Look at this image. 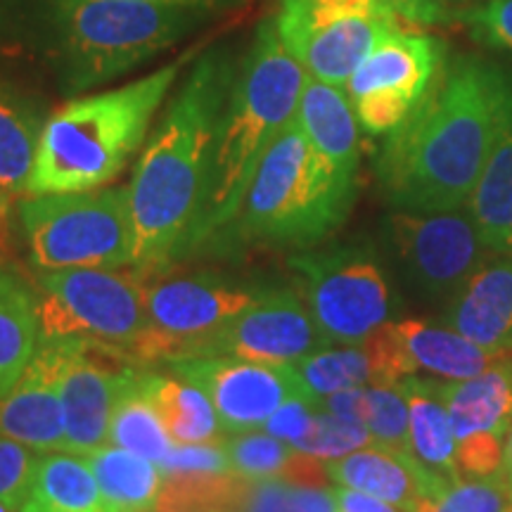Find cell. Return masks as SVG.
Returning <instances> with one entry per match:
<instances>
[{
  "mask_svg": "<svg viewBox=\"0 0 512 512\" xmlns=\"http://www.w3.org/2000/svg\"><path fill=\"white\" fill-rule=\"evenodd\" d=\"M510 117L503 69L470 57L448 64L384 140L377 176L387 200L399 211L463 209Z\"/></svg>",
  "mask_w": 512,
  "mask_h": 512,
  "instance_id": "6da1fadb",
  "label": "cell"
},
{
  "mask_svg": "<svg viewBox=\"0 0 512 512\" xmlns=\"http://www.w3.org/2000/svg\"><path fill=\"white\" fill-rule=\"evenodd\" d=\"M233 81V60L223 50L202 55L147 140L126 185L138 271H159L190 252Z\"/></svg>",
  "mask_w": 512,
  "mask_h": 512,
  "instance_id": "7a4b0ae2",
  "label": "cell"
},
{
  "mask_svg": "<svg viewBox=\"0 0 512 512\" xmlns=\"http://www.w3.org/2000/svg\"><path fill=\"white\" fill-rule=\"evenodd\" d=\"M306 81V69L280 41L275 15L266 17L256 29L252 48L230 88L216 140L207 202L190 252L214 240L238 216L268 145L297 119Z\"/></svg>",
  "mask_w": 512,
  "mask_h": 512,
  "instance_id": "3957f363",
  "label": "cell"
},
{
  "mask_svg": "<svg viewBox=\"0 0 512 512\" xmlns=\"http://www.w3.org/2000/svg\"><path fill=\"white\" fill-rule=\"evenodd\" d=\"M181 67L183 60L169 62L143 79L74 98L48 114L27 195L86 192L112 183L143 147Z\"/></svg>",
  "mask_w": 512,
  "mask_h": 512,
  "instance_id": "277c9868",
  "label": "cell"
},
{
  "mask_svg": "<svg viewBox=\"0 0 512 512\" xmlns=\"http://www.w3.org/2000/svg\"><path fill=\"white\" fill-rule=\"evenodd\" d=\"M214 12L138 0H41V38L64 95L131 74Z\"/></svg>",
  "mask_w": 512,
  "mask_h": 512,
  "instance_id": "5b68a950",
  "label": "cell"
},
{
  "mask_svg": "<svg viewBox=\"0 0 512 512\" xmlns=\"http://www.w3.org/2000/svg\"><path fill=\"white\" fill-rule=\"evenodd\" d=\"M354 197V178L339 174L294 119L268 145L238 216L221 233L259 245L309 249L342 226Z\"/></svg>",
  "mask_w": 512,
  "mask_h": 512,
  "instance_id": "8992f818",
  "label": "cell"
},
{
  "mask_svg": "<svg viewBox=\"0 0 512 512\" xmlns=\"http://www.w3.org/2000/svg\"><path fill=\"white\" fill-rule=\"evenodd\" d=\"M41 339H83L140 366L147 337L145 275L117 268L38 271Z\"/></svg>",
  "mask_w": 512,
  "mask_h": 512,
  "instance_id": "52a82bcc",
  "label": "cell"
},
{
  "mask_svg": "<svg viewBox=\"0 0 512 512\" xmlns=\"http://www.w3.org/2000/svg\"><path fill=\"white\" fill-rule=\"evenodd\" d=\"M17 214L38 271L133 266L128 188L27 195Z\"/></svg>",
  "mask_w": 512,
  "mask_h": 512,
  "instance_id": "ba28073f",
  "label": "cell"
},
{
  "mask_svg": "<svg viewBox=\"0 0 512 512\" xmlns=\"http://www.w3.org/2000/svg\"><path fill=\"white\" fill-rule=\"evenodd\" d=\"M145 275L147 337L140 366L207 356L214 339L252 306L266 287L219 273H174L169 266Z\"/></svg>",
  "mask_w": 512,
  "mask_h": 512,
  "instance_id": "9c48e42d",
  "label": "cell"
},
{
  "mask_svg": "<svg viewBox=\"0 0 512 512\" xmlns=\"http://www.w3.org/2000/svg\"><path fill=\"white\" fill-rule=\"evenodd\" d=\"M401 19L382 0H280L275 27L311 79L344 88Z\"/></svg>",
  "mask_w": 512,
  "mask_h": 512,
  "instance_id": "30bf717a",
  "label": "cell"
},
{
  "mask_svg": "<svg viewBox=\"0 0 512 512\" xmlns=\"http://www.w3.org/2000/svg\"><path fill=\"white\" fill-rule=\"evenodd\" d=\"M299 297L332 344H361L392 323V287L373 254L330 247L292 256Z\"/></svg>",
  "mask_w": 512,
  "mask_h": 512,
  "instance_id": "8fae6325",
  "label": "cell"
},
{
  "mask_svg": "<svg viewBox=\"0 0 512 512\" xmlns=\"http://www.w3.org/2000/svg\"><path fill=\"white\" fill-rule=\"evenodd\" d=\"M439 72V41L399 27L370 50L344 91L363 131L370 136H389L411 117Z\"/></svg>",
  "mask_w": 512,
  "mask_h": 512,
  "instance_id": "7c38bea8",
  "label": "cell"
},
{
  "mask_svg": "<svg viewBox=\"0 0 512 512\" xmlns=\"http://www.w3.org/2000/svg\"><path fill=\"white\" fill-rule=\"evenodd\" d=\"M389 233L413 285L434 299H451L489 261V249L463 209L396 211Z\"/></svg>",
  "mask_w": 512,
  "mask_h": 512,
  "instance_id": "4fadbf2b",
  "label": "cell"
},
{
  "mask_svg": "<svg viewBox=\"0 0 512 512\" xmlns=\"http://www.w3.org/2000/svg\"><path fill=\"white\" fill-rule=\"evenodd\" d=\"M166 366L209 396L226 434L261 430L287 399L304 394L292 366H266L238 356L178 358Z\"/></svg>",
  "mask_w": 512,
  "mask_h": 512,
  "instance_id": "5bb4252c",
  "label": "cell"
},
{
  "mask_svg": "<svg viewBox=\"0 0 512 512\" xmlns=\"http://www.w3.org/2000/svg\"><path fill=\"white\" fill-rule=\"evenodd\" d=\"M441 396L456 437L460 475H498L512 427V351L475 377L441 380Z\"/></svg>",
  "mask_w": 512,
  "mask_h": 512,
  "instance_id": "9a60e30c",
  "label": "cell"
},
{
  "mask_svg": "<svg viewBox=\"0 0 512 512\" xmlns=\"http://www.w3.org/2000/svg\"><path fill=\"white\" fill-rule=\"evenodd\" d=\"M332 347L299 292L266 287L249 309L214 339L207 356H238L266 366H294Z\"/></svg>",
  "mask_w": 512,
  "mask_h": 512,
  "instance_id": "2e32d148",
  "label": "cell"
},
{
  "mask_svg": "<svg viewBox=\"0 0 512 512\" xmlns=\"http://www.w3.org/2000/svg\"><path fill=\"white\" fill-rule=\"evenodd\" d=\"M131 363L83 339H62L57 387L69 453L86 456L105 446L121 380Z\"/></svg>",
  "mask_w": 512,
  "mask_h": 512,
  "instance_id": "e0dca14e",
  "label": "cell"
},
{
  "mask_svg": "<svg viewBox=\"0 0 512 512\" xmlns=\"http://www.w3.org/2000/svg\"><path fill=\"white\" fill-rule=\"evenodd\" d=\"M370 342L375 344L380 356L387 384L420 373L437 380H467L508 356L479 347L446 323L420 318L399 320V323L392 320L377 330Z\"/></svg>",
  "mask_w": 512,
  "mask_h": 512,
  "instance_id": "ac0fdd59",
  "label": "cell"
},
{
  "mask_svg": "<svg viewBox=\"0 0 512 512\" xmlns=\"http://www.w3.org/2000/svg\"><path fill=\"white\" fill-rule=\"evenodd\" d=\"M62 339H41L15 387L0 399V434L38 453L69 451L60 401Z\"/></svg>",
  "mask_w": 512,
  "mask_h": 512,
  "instance_id": "d6986e66",
  "label": "cell"
},
{
  "mask_svg": "<svg viewBox=\"0 0 512 512\" xmlns=\"http://www.w3.org/2000/svg\"><path fill=\"white\" fill-rule=\"evenodd\" d=\"M325 472L330 484L363 491L399 505L406 512H418L427 498L446 486L408 451H396L380 444L363 446L349 456L330 460L325 463Z\"/></svg>",
  "mask_w": 512,
  "mask_h": 512,
  "instance_id": "ffe728a7",
  "label": "cell"
},
{
  "mask_svg": "<svg viewBox=\"0 0 512 512\" xmlns=\"http://www.w3.org/2000/svg\"><path fill=\"white\" fill-rule=\"evenodd\" d=\"M444 323L479 347L512 351V256L486 261L446 302Z\"/></svg>",
  "mask_w": 512,
  "mask_h": 512,
  "instance_id": "44dd1931",
  "label": "cell"
},
{
  "mask_svg": "<svg viewBox=\"0 0 512 512\" xmlns=\"http://www.w3.org/2000/svg\"><path fill=\"white\" fill-rule=\"evenodd\" d=\"M297 121L309 143L335 166L342 176L354 178L361 162L358 117L344 88L311 79L299 100Z\"/></svg>",
  "mask_w": 512,
  "mask_h": 512,
  "instance_id": "7402d4cb",
  "label": "cell"
},
{
  "mask_svg": "<svg viewBox=\"0 0 512 512\" xmlns=\"http://www.w3.org/2000/svg\"><path fill=\"white\" fill-rule=\"evenodd\" d=\"M399 387L408 401V453L439 482H456L463 475L458 470L456 437L441 396V380L408 375L399 380Z\"/></svg>",
  "mask_w": 512,
  "mask_h": 512,
  "instance_id": "603a6c76",
  "label": "cell"
},
{
  "mask_svg": "<svg viewBox=\"0 0 512 512\" xmlns=\"http://www.w3.org/2000/svg\"><path fill=\"white\" fill-rule=\"evenodd\" d=\"M41 344L38 292L0 266V399L15 387Z\"/></svg>",
  "mask_w": 512,
  "mask_h": 512,
  "instance_id": "cb8c5ba5",
  "label": "cell"
},
{
  "mask_svg": "<svg viewBox=\"0 0 512 512\" xmlns=\"http://www.w3.org/2000/svg\"><path fill=\"white\" fill-rule=\"evenodd\" d=\"M143 389L176 444H221L226 437L214 403L185 377L143 368Z\"/></svg>",
  "mask_w": 512,
  "mask_h": 512,
  "instance_id": "d4e9b609",
  "label": "cell"
},
{
  "mask_svg": "<svg viewBox=\"0 0 512 512\" xmlns=\"http://www.w3.org/2000/svg\"><path fill=\"white\" fill-rule=\"evenodd\" d=\"M465 207L486 249L496 256H512V117Z\"/></svg>",
  "mask_w": 512,
  "mask_h": 512,
  "instance_id": "484cf974",
  "label": "cell"
},
{
  "mask_svg": "<svg viewBox=\"0 0 512 512\" xmlns=\"http://www.w3.org/2000/svg\"><path fill=\"white\" fill-rule=\"evenodd\" d=\"M46 119L34 98L0 81V185L12 197L27 195Z\"/></svg>",
  "mask_w": 512,
  "mask_h": 512,
  "instance_id": "4316f807",
  "label": "cell"
},
{
  "mask_svg": "<svg viewBox=\"0 0 512 512\" xmlns=\"http://www.w3.org/2000/svg\"><path fill=\"white\" fill-rule=\"evenodd\" d=\"M83 458L98 479L105 512L155 510L164 486L162 467L157 463L114 444L95 448Z\"/></svg>",
  "mask_w": 512,
  "mask_h": 512,
  "instance_id": "83f0119b",
  "label": "cell"
},
{
  "mask_svg": "<svg viewBox=\"0 0 512 512\" xmlns=\"http://www.w3.org/2000/svg\"><path fill=\"white\" fill-rule=\"evenodd\" d=\"M19 512H105V503L86 458L48 451L38 456L31 491Z\"/></svg>",
  "mask_w": 512,
  "mask_h": 512,
  "instance_id": "f1b7e54d",
  "label": "cell"
},
{
  "mask_svg": "<svg viewBox=\"0 0 512 512\" xmlns=\"http://www.w3.org/2000/svg\"><path fill=\"white\" fill-rule=\"evenodd\" d=\"M107 444H114L138 456L162 463L176 441L169 437L162 418L143 389V366H128L114 403Z\"/></svg>",
  "mask_w": 512,
  "mask_h": 512,
  "instance_id": "f546056e",
  "label": "cell"
},
{
  "mask_svg": "<svg viewBox=\"0 0 512 512\" xmlns=\"http://www.w3.org/2000/svg\"><path fill=\"white\" fill-rule=\"evenodd\" d=\"M292 368L302 382L304 394L318 406L325 396L342 392V389L387 384L380 356L370 339L361 344H339V347L332 344V347L302 358Z\"/></svg>",
  "mask_w": 512,
  "mask_h": 512,
  "instance_id": "4dcf8cb0",
  "label": "cell"
},
{
  "mask_svg": "<svg viewBox=\"0 0 512 512\" xmlns=\"http://www.w3.org/2000/svg\"><path fill=\"white\" fill-rule=\"evenodd\" d=\"M223 448H226L235 475L252 479V482L254 479L285 477L287 467L297 453V448L266 430L233 434L230 439H223Z\"/></svg>",
  "mask_w": 512,
  "mask_h": 512,
  "instance_id": "1f68e13d",
  "label": "cell"
},
{
  "mask_svg": "<svg viewBox=\"0 0 512 512\" xmlns=\"http://www.w3.org/2000/svg\"><path fill=\"white\" fill-rule=\"evenodd\" d=\"M418 512H512L508 477L503 470L491 477H460L441 486Z\"/></svg>",
  "mask_w": 512,
  "mask_h": 512,
  "instance_id": "d6a6232c",
  "label": "cell"
},
{
  "mask_svg": "<svg viewBox=\"0 0 512 512\" xmlns=\"http://www.w3.org/2000/svg\"><path fill=\"white\" fill-rule=\"evenodd\" d=\"M361 425L375 444L408 451V401L399 382L368 384L363 389Z\"/></svg>",
  "mask_w": 512,
  "mask_h": 512,
  "instance_id": "836d02e7",
  "label": "cell"
},
{
  "mask_svg": "<svg viewBox=\"0 0 512 512\" xmlns=\"http://www.w3.org/2000/svg\"><path fill=\"white\" fill-rule=\"evenodd\" d=\"M370 444H375V441L366 427L339 418V415L325 411V408H318L311 432L297 446V451L320 460V463H330V460L344 458Z\"/></svg>",
  "mask_w": 512,
  "mask_h": 512,
  "instance_id": "e575fe53",
  "label": "cell"
},
{
  "mask_svg": "<svg viewBox=\"0 0 512 512\" xmlns=\"http://www.w3.org/2000/svg\"><path fill=\"white\" fill-rule=\"evenodd\" d=\"M41 453L0 434V503L19 510L27 501Z\"/></svg>",
  "mask_w": 512,
  "mask_h": 512,
  "instance_id": "d590c367",
  "label": "cell"
},
{
  "mask_svg": "<svg viewBox=\"0 0 512 512\" xmlns=\"http://www.w3.org/2000/svg\"><path fill=\"white\" fill-rule=\"evenodd\" d=\"M463 22L477 43L512 53V0H486L465 10Z\"/></svg>",
  "mask_w": 512,
  "mask_h": 512,
  "instance_id": "8d00e7d4",
  "label": "cell"
},
{
  "mask_svg": "<svg viewBox=\"0 0 512 512\" xmlns=\"http://www.w3.org/2000/svg\"><path fill=\"white\" fill-rule=\"evenodd\" d=\"M162 475H230L228 453L221 444H174L162 463Z\"/></svg>",
  "mask_w": 512,
  "mask_h": 512,
  "instance_id": "74e56055",
  "label": "cell"
},
{
  "mask_svg": "<svg viewBox=\"0 0 512 512\" xmlns=\"http://www.w3.org/2000/svg\"><path fill=\"white\" fill-rule=\"evenodd\" d=\"M318 408V403L309 399V396H292V399H287L283 406L264 422L261 430H266L268 434H273V437L283 439L285 444L297 448L306 439V434L311 432L313 418H316Z\"/></svg>",
  "mask_w": 512,
  "mask_h": 512,
  "instance_id": "f35d334b",
  "label": "cell"
},
{
  "mask_svg": "<svg viewBox=\"0 0 512 512\" xmlns=\"http://www.w3.org/2000/svg\"><path fill=\"white\" fill-rule=\"evenodd\" d=\"M238 512H294V486L283 477L249 479Z\"/></svg>",
  "mask_w": 512,
  "mask_h": 512,
  "instance_id": "ab89813d",
  "label": "cell"
},
{
  "mask_svg": "<svg viewBox=\"0 0 512 512\" xmlns=\"http://www.w3.org/2000/svg\"><path fill=\"white\" fill-rule=\"evenodd\" d=\"M382 3L401 22L415 24V27H432V24L446 22L451 0H382Z\"/></svg>",
  "mask_w": 512,
  "mask_h": 512,
  "instance_id": "60d3db41",
  "label": "cell"
},
{
  "mask_svg": "<svg viewBox=\"0 0 512 512\" xmlns=\"http://www.w3.org/2000/svg\"><path fill=\"white\" fill-rule=\"evenodd\" d=\"M332 494H335L337 512H406L399 505L363 494V491L347 489V486H332Z\"/></svg>",
  "mask_w": 512,
  "mask_h": 512,
  "instance_id": "b9f144b4",
  "label": "cell"
},
{
  "mask_svg": "<svg viewBox=\"0 0 512 512\" xmlns=\"http://www.w3.org/2000/svg\"><path fill=\"white\" fill-rule=\"evenodd\" d=\"M294 486V512H337L335 494L328 486Z\"/></svg>",
  "mask_w": 512,
  "mask_h": 512,
  "instance_id": "7bdbcfd3",
  "label": "cell"
},
{
  "mask_svg": "<svg viewBox=\"0 0 512 512\" xmlns=\"http://www.w3.org/2000/svg\"><path fill=\"white\" fill-rule=\"evenodd\" d=\"M138 3H159V5H181V8H197L209 12H223L240 8L245 0H138Z\"/></svg>",
  "mask_w": 512,
  "mask_h": 512,
  "instance_id": "ee69618b",
  "label": "cell"
},
{
  "mask_svg": "<svg viewBox=\"0 0 512 512\" xmlns=\"http://www.w3.org/2000/svg\"><path fill=\"white\" fill-rule=\"evenodd\" d=\"M10 200H12V195L3 188V185H0V228H3V223L10 214Z\"/></svg>",
  "mask_w": 512,
  "mask_h": 512,
  "instance_id": "f6af8a7d",
  "label": "cell"
},
{
  "mask_svg": "<svg viewBox=\"0 0 512 512\" xmlns=\"http://www.w3.org/2000/svg\"><path fill=\"white\" fill-rule=\"evenodd\" d=\"M503 467H508V470H512V427H510L508 437H505V448H503Z\"/></svg>",
  "mask_w": 512,
  "mask_h": 512,
  "instance_id": "bcb514c9",
  "label": "cell"
},
{
  "mask_svg": "<svg viewBox=\"0 0 512 512\" xmlns=\"http://www.w3.org/2000/svg\"><path fill=\"white\" fill-rule=\"evenodd\" d=\"M505 477H508V484H510V498H512V470H508V467H503Z\"/></svg>",
  "mask_w": 512,
  "mask_h": 512,
  "instance_id": "7dc6e473",
  "label": "cell"
},
{
  "mask_svg": "<svg viewBox=\"0 0 512 512\" xmlns=\"http://www.w3.org/2000/svg\"><path fill=\"white\" fill-rule=\"evenodd\" d=\"M0 512H19V510L10 508V505H5V503H0Z\"/></svg>",
  "mask_w": 512,
  "mask_h": 512,
  "instance_id": "c3c4849f",
  "label": "cell"
},
{
  "mask_svg": "<svg viewBox=\"0 0 512 512\" xmlns=\"http://www.w3.org/2000/svg\"><path fill=\"white\" fill-rule=\"evenodd\" d=\"M150 512H155V510H150Z\"/></svg>",
  "mask_w": 512,
  "mask_h": 512,
  "instance_id": "681fc988",
  "label": "cell"
}]
</instances>
